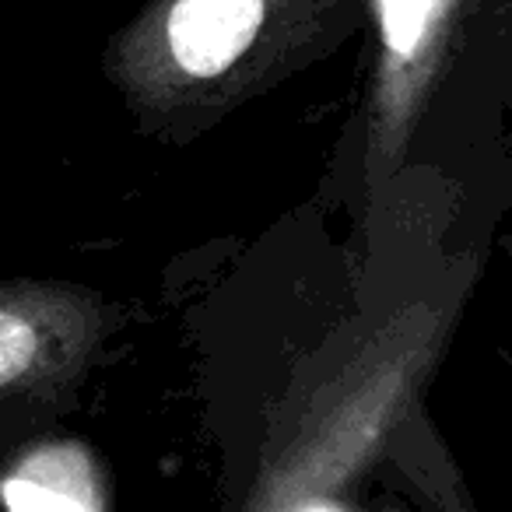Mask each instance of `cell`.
Instances as JSON below:
<instances>
[{
  "mask_svg": "<svg viewBox=\"0 0 512 512\" xmlns=\"http://www.w3.org/2000/svg\"><path fill=\"white\" fill-rule=\"evenodd\" d=\"M372 22V0H148L109 36L102 74L137 130L186 144Z\"/></svg>",
  "mask_w": 512,
  "mask_h": 512,
  "instance_id": "6da1fadb",
  "label": "cell"
},
{
  "mask_svg": "<svg viewBox=\"0 0 512 512\" xmlns=\"http://www.w3.org/2000/svg\"><path fill=\"white\" fill-rule=\"evenodd\" d=\"M120 316L64 281L0 285V393L11 404L57 407L85 383Z\"/></svg>",
  "mask_w": 512,
  "mask_h": 512,
  "instance_id": "7a4b0ae2",
  "label": "cell"
},
{
  "mask_svg": "<svg viewBox=\"0 0 512 512\" xmlns=\"http://www.w3.org/2000/svg\"><path fill=\"white\" fill-rule=\"evenodd\" d=\"M467 0H372L379 50L365 106L372 183L397 176L463 36Z\"/></svg>",
  "mask_w": 512,
  "mask_h": 512,
  "instance_id": "3957f363",
  "label": "cell"
},
{
  "mask_svg": "<svg viewBox=\"0 0 512 512\" xmlns=\"http://www.w3.org/2000/svg\"><path fill=\"white\" fill-rule=\"evenodd\" d=\"M4 502L11 509H106L109 488L92 449L50 439L11 460L4 474Z\"/></svg>",
  "mask_w": 512,
  "mask_h": 512,
  "instance_id": "277c9868",
  "label": "cell"
},
{
  "mask_svg": "<svg viewBox=\"0 0 512 512\" xmlns=\"http://www.w3.org/2000/svg\"><path fill=\"white\" fill-rule=\"evenodd\" d=\"M509 253H512V242H509Z\"/></svg>",
  "mask_w": 512,
  "mask_h": 512,
  "instance_id": "5b68a950",
  "label": "cell"
}]
</instances>
